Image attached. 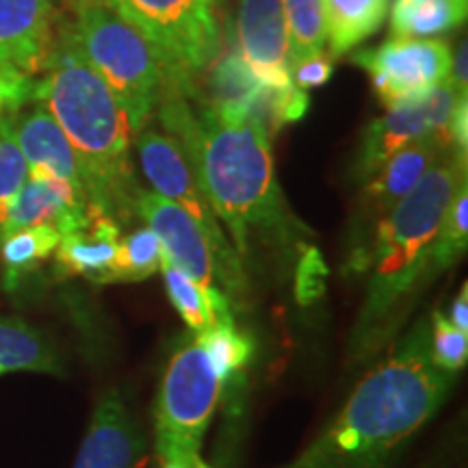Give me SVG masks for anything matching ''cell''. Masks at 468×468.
Masks as SVG:
<instances>
[{"label":"cell","instance_id":"cell-19","mask_svg":"<svg viewBox=\"0 0 468 468\" xmlns=\"http://www.w3.org/2000/svg\"><path fill=\"white\" fill-rule=\"evenodd\" d=\"M390 0H324L330 57H343L379 31Z\"/></svg>","mask_w":468,"mask_h":468},{"label":"cell","instance_id":"cell-35","mask_svg":"<svg viewBox=\"0 0 468 468\" xmlns=\"http://www.w3.org/2000/svg\"><path fill=\"white\" fill-rule=\"evenodd\" d=\"M466 39L462 42V46L455 52V57H452V68H449V83H452L455 90H458L462 96H466V83H468V69H466Z\"/></svg>","mask_w":468,"mask_h":468},{"label":"cell","instance_id":"cell-32","mask_svg":"<svg viewBox=\"0 0 468 468\" xmlns=\"http://www.w3.org/2000/svg\"><path fill=\"white\" fill-rule=\"evenodd\" d=\"M460 98L466 96H462L449 80H442L441 85H436L434 90L420 101L427 120V137L434 139V142L444 150H449V142H452V139H449V128H452V120Z\"/></svg>","mask_w":468,"mask_h":468},{"label":"cell","instance_id":"cell-24","mask_svg":"<svg viewBox=\"0 0 468 468\" xmlns=\"http://www.w3.org/2000/svg\"><path fill=\"white\" fill-rule=\"evenodd\" d=\"M468 239V185L466 180L453 193L452 202H449L444 218L438 228L434 241H431L430 254L425 262V276L423 282L427 284L434 280L441 271H447L453 267L466 251Z\"/></svg>","mask_w":468,"mask_h":468},{"label":"cell","instance_id":"cell-21","mask_svg":"<svg viewBox=\"0 0 468 468\" xmlns=\"http://www.w3.org/2000/svg\"><path fill=\"white\" fill-rule=\"evenodd\" d=\"M210 90H213V109L226 120H245V111L254 93L262 85L250 63L245 61L237 46L221 52L219 61L213 63Z\"/></svg>","mask_w":468,"mask_h":468},{"label":"cell","instance_id":"cell-6","mask_svg":"<svg viewBox=\"0 0 468 468\" xmlns=\"http://www.w3.org/2000/svg\"><path fill=\"white\" fill-rule=\"evenodd\" d=\"M128 16L148 35L165 61L167 87L197 98V76L221 52L215 7L221 0H124Z\"/></svg>","mask_w":468,"mask_h":468},{"label":"cell","instance_id":"cell-37","mask_svg":"<svg viewBox=\"0 0 468 468\" xmlns=\"http://www.w3.org/2000/svg\"><path fill=\"white\" fill-rule=\"evenodd\" d=\"M449 321L462 332H468V284H462V291L458 292L449 310Z\"/></svg>","mask_w":468,"mask_h":468},{"label":"cell","instance_id":"cell-33","mask_svg":"<svg viewBox=\"0 0 468 468\" xmlns=\"http://www.w3.org/2000/svg\"><path fill=\"white\" fill-rule=\"evenodd\" d=\"M332 72H335L332 57L319 52V55L297 61L291 69V80H292V85L306 91V90H310V87L325 85L327 80L332 79Z\"/></svg>","mask_w":468,"mask_h":468},{"label":"cell","instance_id":"cell-16","mask_svg":"<svg viewBox=\"0 0 468 468\" xmlns=\"http://www.w3.org/2000/svg\"><path fill=\"white\" fill-rule=\"evenodd\" d=\"M434 139L423 137L414 139L406 148L390 156L382 167L365 183V207L368 213L376 215L378 221L395 208V204L403 200L419 180L430 172L431 165L444 154Z\"/></svg>","mask_w":468,"mask_h":468},{"label":"cell","instance_id":"cell-9","mask_svg":"<svg viewBox=\"0 0 468 468\" xmlns=\"http://www.w3.org/2000/svg\"><path fill=\"white\" fill-rule=\"evenodd\" d=\"M354 61L371 76L384 107L417 104L449 79L452 50L442 39L395 37L376 50H358Z\"/></svg>","mask_w":468,"mask_h":468},{"label":"cell","instance_id":"cell-25","mask_svg":"<svg viewBox=\"0 0 468 468\" xmlns=\"http://www.w3.org/2000/svg\"><path fill=\"white\" fill-rule=\"evenodd\" d=\"M308 111V93L295 85H261L245 111V120L254 122L269 139L284 124L302 120Z\"/></svg>","mask_w":468,"mask_h":468},{"label":"cell","instance_id":"cell-34","mask_svg":"<svg viewBox=\"0 0 468 468\" xmlns=\"http://www.w3.org/2000/svg\"><path fill=\"white\" fill-rule=\"evenodd\" d=\"M156 442V460L159 468H213L202 460L197 449L185 447V444L172 442L167 438L154 436Z\"/></svg>","mask_w":468,"mask_h":468},{"label":"cell","instance_id":"cell-26","mask_svg":"<svg viewBox=\"0 0 468 468\" xmlns=\"http://www.w3.org/2000/svg\"><path fill=\"white\" fill-rule=\"evenodd\" d=\"M292 66L324 52L327 42L324 0H282Z\"/></svg>","mask_w":468,"mask_h":468},{"label":"cell","instance_id":"cell-36","mask_svg":"<svg viewBox=\"0 0 468 468\" xmlns=\"http://www.w3.org/2000/svg\"><path fill=\"white\" fill-rule=\"evenodd\" d=\"M0 83L11 87V90L25 93L27 98L33 96V83H31V76L17 72L16 68L7 66V63H0Z\"/></svg>","mask_w":468,"mask_h":468},{"label":"cell","instance_id":"cell-3","mask_svg":"<svg viewBox=\"0 0 468 468\" xmlns=\"http://www.w3.org/2000/svg\"><path fill=\"white\" fill-rule=\"evenodd\" d=\"M44 69L33 98L50 111L72 144L87 200L117 226L139 218L137 200L144 189L128 154L133 131L115 93L90 66L68 27L52 42Z\"/></svg>","mask_w":468,"mask_h":468},{"label":"cell","instance_id":"cell-28","mask_svg":"<svg viewBox=\"0 0 468 468\" xmlns=\"http://www.w3.org/2000/svg\"><path fill=\"white\" fill-rule=\"evenodd\" d=\"M200 338V343L207 349L210 362L218 368L219 378L228 386L239 373L248 367L251 358V341L243 332L237 330L234 321L228 324H213L200 335H193Z\"/></svg>","mask_w":468,"mask_h":468},{"label":"cell","instance_id":"cell-18","mask_svg":"<svg viewBox=\"0 0 468 468\" xmlns=\"http://www.w3.org/2000/svg\"><path fill=\"white\" fill-rule=\"evenodd\" d=\"M427 134V120L423 104H403L388 109V113L373 120L362 134L358 156H356L354 176L367 183L390 156L397 154L414 139Z\"/></svg>","mask_w":468,"mask_h":468},{"label":"cell","instance_id":"cell-17","mask_svg":"<svg viewBox=\"0 0 468 468\" xmlns=\"http://www.w3.org/2000/svg\"><path fill=\"white\" fill-rule=\"evenodd\" d=\"M120 239V226L104 215H96L80 230L63 234L57 245L58 278L80 276L98 284H111Z\"/></svg>","mask_w":468,"mask_h":468},{"label":"cell","instance_id":"cell-1","mask_svg":"<svg viewBox=\"0 0 468 468\" xmlns=\"http://www.w3.org/2000/svg\"><path fill=\"white\" fill-rule=\"evenodd\" d=\"M159 102L163 126L183 148L239 259L248 261L256 241L289 248L308 234L280 189L269 137L254 122L226 120L210 107L196 115L172 87Z\"/></svg>","mask_w":468,"mask_h":468},{"label":"cell","instance_id":"cell-39","mask_svg":"<svg viewBox=\"0 0 468 468\" xmlns=\"http://www.w3.org/2000/svg\"><path fill=\"white\" fill-rule=\"evenodd\" d=\"M399 3H417V0H399Z\"/></svg>","mask_w":468,"mask_h":468},{"label":"cell","instance_id":"cell-13","mask_svg":"<svg viewBox=\"0 0 468 468\" xmlns=\"http://www.w3.org/2000/svg\"><path fill=\"white\" fill-rule=\"evenodd\" d=\"M96 215L101 213L91 207L85 193L69 183L57 178H28L0 224V239L35 226H50L63 237L85 228Z\"/></svg>","mask_w":468,"mask_h":468},{"label":"cell","instance_id":"cell-2","mask_svg":"<svg viewBox=\"0 0 468 468\" xmlns=\"http://www.w3.org/2000/svg\"><path fill=\"white\" fill-rule=\"evenodd\" d=\"M453 384L455 376L431 360L430 321L419 319L289 468L386 466L397 449L434 419Z\"/></svg>","mask_w":468,"mask_h":468},{"label":"cell","instance_id":"cell-38","mask_svg":"<svg viewBox=\"0 0 468 468\" xmlns=\"http://www.w3.org/2000/svg\"><path fill=\"white\" fill-rule=\"evenodd\" d=\"M63 3H66L72 11L91 7V5H104V7H113V9H120V11H124V14H128L124 0H63Z\"/></svg>","mask_w":468,"mask_h":468},{"label":"cell","instance_id":"cell-5","mask_svg":"<svg viewBox=\"0 0 468 468\" xmlns=\"http://www.w3.org/2000/svg\"><path fill=\"white\" fill-rule=\"evenodd\" d=\"M74 44L102 76L124 111L133 134L142 133L167 87L159 48L124 11L91 5L74 11Z\"/></svg>","mask_w":468,"mask_h":468},{"label":"cell","instance_id":"cell-12","mask_svg":"<svg viewBox=\"0 0 468 468\" xmlns=\"http://www.w3.org/2000/svg\"><path fill=\"white\" fill-rule=\"evenodd\" d=\"M237 48L262 85H292V58L282 0H241Z\"/></svg>","mask_w":468,"mask_h":468},{"label":"cell","instance_id":"cell-23","mask_svg":"<svg viewBox=\"0 0 468 468\" xmlns=\"http://www.w3.org/2000/svg\"><path fill=\"white\" fill-rule=\"evenodd\" d=\"M61 241V232L50 226H35L0 239V254L5 265V286L14 291L20 280L37 269Z\"/></svg>","mask_w":468,"mask_h":468},{"label":"cell","instance_id":"cell-10","mask_svg":"<svg viewBox=\"0 0 468 468\" xmlns=\"http://www.w3.org/2000/svg\"><path fill=\"white\" fill-rule=\"evenodd\" d=\"M137 215L159 237L163 256L200 286L215 324L234 321L232 303L219 286L213 250L202 228L183 208L152 191H142L137 200Z\"/></svg>","mask_w":468,"mask_h":468},{"label":"cell","instance_id":"cell-7","mask_svg":"<svg viewBox=\"0 0 468 468\" xmlns=\"http://www.w3.org/2000/svg\"><path fill=\"white\" fill-rule=\"evenodd\" d=\"M137 134V156L142 163L144 176L152 186V193L183 208L202 228L210 250H213L221 291L226 292L230 303L243 302L245 292H248L243 261L239 259L230 239L226 237L224 226L219 224L218 215L213 213L207 196L197 185L196 174H193L189 161L185 159L183 148L174 137L150 131V128Z\"/></svg>","mask_w":468,"mask_h":468},{"label":"cell","instance_id":"cell-27","mask_svg":"<svg viewBox=\"0 0 468 468\" xmlns=\"http://www.w3.org/2000/svg\"><path fill=\"white\" fill-rule=\"evenodd\" d=\"M161 259L163 250L159 237L148 226L137 228V230L126 234L124 239H120L111 284L142 282V280L152 278L161 269Z\"/></svg>","mask_w":468,"mask_h":468},{"label":"cell","instance_id":"cell-30","mask_svg":"<svg viewBox=\"0 0 468 468\" xmlns=\"http://www.w3.org/2000/svg\"><path fill=\"white\" fill-rule=\"evenodd\" d=\"M28 180V165L16 137V124L9 117L0 120V224L16 196Z\"/></svg>","mask_w":468,"mask_h":468},{"label":"cell","instance_id":"cell-4","mask_svg":"<svg viewBox=\"0 0 468 468\" xmlns=\"http://www.w3.org/2000/svg\"><path fill=\"white\" fill-rule=\"evenodd\" d=\"M466 180V163L444 152L430 172L388 215L378 221L367 259V295L349 336V362L362 365L390 343L408 317L410 303L425 289V262L453 193Z\"/></svg>","mask_w":468,"mask_h":468},{"label":"cell","instance_id":"cell-20","mask_svg":"<svg viewBox=\"0 0 468 468\" xmlns=\"http://www.w3.org/2000/svg\"><path fill=\"white\" fill-rule=\"evenodd\" d=\"M14 371L61 376L63 368L42 332L22 319L0 317V376Z\"/></svg>","mask_w":468,"mask_h":468},{"label":"cell","instance_id":"cell-15","mask_svg":"<svg viewBox=\"0 0 468 468\" xmlns=\"http://www.w3.org/2000/svg\"><path fill=\"white\" fill-rule=\"evenodd\" d=\"M17 144L28 165V178H57L85 193L83 176L72 144L50 111L39 104L16 128ZM87 196V193H85Z\"/></svg>","mask_w":468,"mask_h":468},{"label":"cell","instance_id":"cell-22","mask_svg":"<svg viewBox=\"0 0 468 468\" xmlns=\"http://www.w3.org/2000/svg\"><path fill=\"white\" fill-rule=\"evenodd\" d=\"M468 0H417L393 3L390 28L395 37H431L455 28L466 20Z\"/></svg>","mask_w":468,"mask_h":468},{"label":"cell","instance_id":"cell-14","mask_svg":"<svg viewBox=\"0 0 468 468\" xmlns=\"http://www.w3.org/2000/svg\"><path fill=\"white\" fill-rule=\"evenodd\" d=\"M55 42L52 0H0V63L33 76Z\"/></svg>","mask_w":468,"mask_h":468},{"label":"cell","instance_id":"cell-8","mask_svg":"<svg viewBox=\"0 0 468 468\" xmlns=\"http://www.w3.org/2000/svg\"><path fill=\"white\" fill-rule=\"evenodd\" d=\"M224 388L200 338L193 336L165 368L154 403V434L200 452Z\"/></svg>","mask_w":468,"mask_h":468},{"label":"cell","instance_id":"cell-11","mask_svg":"<svg viewBox=\"0 0 468 468\" xmlns=\"http://www.w3.org/2000/svg\"><path fill=\"white\" fill-rule=\"evenodd\" d=\"M74 468H148L145 436L117 388L102 393L93 408Z\"/></svg>","mask_w":468,"mask_h":468},{"label":"cell","instance_id":"cell-31","mask_svg":"<svg viewBox=\"0 0 468 468\" xmlns=\"http://www.w3.org/2000/svg\"><path fill=\"white\" fill-rule=\"evenodd\" d=\"M431 360L444 373L458 376L468 360V332H462L449 321L441 310L431 314L430 321Z\"/></svg>","mask_w":468,"mask_h":468},{"label":"cell","instance_id":"cell-29","mask_svg":"<svg viewBox=\"0 0 468 468\" xmlns=\"http://www.w3.org/2000/svg\"><path fill=\"white\" fill-rule=\"evenodd\" d=\"M159 271L163 273V280H165L169 302L174 303L176 313L180 314V319L185 321L193 335H200V332L215 324L208 302L200 286L193 282L189 276H185L180 269H176L165 256L161 259Z\"/></svg>","mask_w":468,"mask_h":468}]
</instances>
